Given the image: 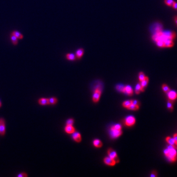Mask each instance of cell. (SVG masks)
<instances>
[{"label":"cell","mask_w":177,"mask_h":177,"mask_svg":"<svg viewBox=\"0 0 177 177\" xmlns=\"http://www.w3.org/2000/svg\"><path fill=\"white\" fill-rule=\"evenodd\" d=\"M164 153L171 162H175L177 159V152L176 149L173 148L170 150L167 148L164 150Z\"/></svg>","instance_id":"cell-1"},{"label":"cell","mask_w":177,"mask_h":177,"mask_svg":"<svg viewBox=\"0 0 177 177\" xmlns=\"http://www.w3.org/2000/svg\"><path fill=\"white\" fill-rule=\"evenodd\" d=\"M101 94V91L100 88H96L93 96V101L94 102H97L100 100Z\"/></svg>","instance_id":"cell-2"},{"label":"cell","mask_w":177,"mask_h":177,"mask_svg":"<svg viewBox=\"0 0 177 177\" xmlns=\"http://www.w3.org/2000/svg\"><path fill=\"white\" fill-rule=\"evenodd\" d=\"M125 122L127 126H131L135 124L136 122L135 118L132 116H129L126 118Z\"/></svg>","instance_id":"cell-3"},{"label":"cell","mask_w":177,"mask_h":177,"mask_svg":"<svg viewBox=\"0 0 177 177\" xmlns=\"http://www.w3.org/2000/svg\"><path fill=\"white\" fill-rule=\"evenodd\" d=\"M108 154L109 157L111 158L114 160L116 162L119 161V159H118V156L116 152L113 150L112 149H109L108 150Z\"/></svg>","instance_id":"cell-4"},{"label":"cell","mask_w":177,"mask_h":177,"mask_svg":"<svg viewBox=\"0 0 177 177\" xmlns=\"http://www.w3.org/2000/svg\"><path fill=\"white\" fill-rule=\"evenodd\" d=\"M104 162L109 166H114L116 163H117L116 161L113 160V159L111 158L110 157H106L104 159Z\"/></svg>","instance_id":"cell-5"},{"label":"cell","mask_w":177,"mask_h":177,"mask_svg":"<svg viewBox=\"0 0 177 177\" xmlns=\"http://www.w3.org/2000/svg\"><path fill=\"white\" fill-rule=\"evenodd\" d=\"M168 97L169 99L173 101L177 98V93L175 91H170L167 93Z\"/></svg>","instance_id":"cell-6"},{"label":"cell","mask_w":177,"mask_h":177,"mask_svg":"<svg viewBox=\"0 0 177 177\" xmlns=\"http://www.w3.org/2000/svg\"><path fill=\"white\" fill-rule=\"evenodd\" d=\"M10 34L13 35L14 36L16 37L18 39H20V40H22V39L24 38V35H23V34L22 33H21L19 31H17V30L12 31L11 32Z\"/></svg>","instance_id":"cell-7"},{"label":"cell","mask_w":177,"mask_h":177,"mask_svg":"<svg viewBox=\"0 0 177 177\" xmlns=\"http://www.w3.org/2000/svg\"><path fill=\"white\" fill-rule=\"evenodd\" d=\"M122 92L129 95H131L133 93V89L130 86H126L125 87H124Z\"/></svg>","instance_id":"cell-8"},{"label":"cell","mask_w":177,"mask_h":177,"mask_svg":"<svg viewBox=\"0 0 177 177\" xmlns=\"http://www.w3.org/2000/svg\"><path fill=\"white\" fill-rule=\"evenodd\" d=\"M111 135L113 138H117L121 136L122 134V131L118 130L111 129Z\"/></svg>","instance_id":"cell-9"},{"label":"cell","mask_w":177,"mask_h":177,"mask_svg":"<svg viewBox=\"0 0 177 177\" xmlns=\"http://www.w3.org/2000/svg\"><path fill=\"white\" fill-rule=\"evenodd\" d=\"M73 139L76 142H80L82 140V138L80 134L78 132H74L72 135Z\"/></svg>","instance_id":"cell-10"},{"label":"cell","mask_w":177,"mask_h":177,"mask_svg":"<svg viewBox=\"0 0 177 177\" xmlns=\"http://www.w3.org/2000/svg\"><path fill=\"white\" fill-rule=\"evenodd\" d=\"M5 132V126L4 121L2 119L0 120V134L3 135Z\"/></svg>","instance_id":"cell-11"},{"label":"cell","mask_w":177,"mask_h":177,"mask_svg":"<svg viewBox=\"0 0 177 177\" xmlns=\"http://www.w3.org/2000/svg\"><path fill=\"white\" fill-rule=\"evenodd\" d=\"M10 41H11L12 44L14 46H16V45H18V39L16 37H15L13 35L10 34Z\"/></svg>","instance_id":"cell-12"},{"label":"cell","mask_w":177,"mask_h":177,"mask_svg":"<svg viewBox=\"0 0 177 177\" xmlns=\"http://www.w3.org/2000/svg\"><path fill=\"white\" fill-rule=\"evenodd\" d=\"M166 141L169 144V145H171L173 146L175 148V147L177 145V143H176L174 138H171L170 137H167L166 138Z\"/></svg>","instance_id":"cell-13"},{"label":"cell","mask_w":177,"mask_h":177,"mask_svg":"<svg viewBox=\"0 0 177 177\" xmlns=\"http://www.w3.org/2000/svg\"><path fill=\"white\" fill-rule=\"evenodd\" d=\"M65 131L67 133L72 134L75 132V128L72 126L67 125L65 127Z\"/></svg>","instance_id":"cell-14"},{"label":"cell","mask_w":177,"mask_h":177,"mask_svg":"<svg viewBox=\"0 0 177 177\" xmlns=\"http://www.w3.org/2000/svg\"><path fill=\"white\" fill-rule=\"evenodd\" d=\"M148 82H149V78L147 76L145 77V79L143 80H142V81L140 82L141 85L143 89L144 90V91L145 90V88L147 87V86L148 84Z\"/></svg>","instance_id":"cell-15"},{"label":"cell","mask_w":177,"mask_h":177,"mask_svg":"<svg viewBox=\"0 0 177 177\" xmlns=\"http://www.w3.org/2000/svg\"><path fill=\"white\" fill-rule=\"evenodd\" d=\"M144 90L143 89L140 83H138L135 87V92L136 94H139L140 93V92H143Z\"/></svg>","instance_id":"cell-16"},{"label":"cell","mask_w":177,"mask_h":177,"mask_svg":"<svg viewBox=\"0 0 177 177\" xmlns=\"http://www.w3.org/2000/svg\"><path fill=\"white\" fill-rule=\"evenodd\" d=\"M93 144L96 148H101L102 146V143L99 139H95L93 142Z\"/></svg>","instance_id":"cell-17"},{"label":"cell","mask_w":177,"mask_h":177,"mask_svg":"<svg viewBox=\"0 0 177 177\" xmlns=\"http://www.w3.org/2000/svg\"><path fill=\"white\" fill-rule=\"evenodd\" d=\"M84 54V50L82 48L79 49L76 52V56L78 58H80L82 57Z\"/></svg>","instance_id":"cell-18"},{"label":"cell","mask_w":177,"mask_h":177,"mask_svg":"<svg viewBox=\"0 0 177 177\" xmlns=\"http://www.w3.org/2000/svg\"><path fill=\"white\" fill-rule=\"evenodd\" d=\"M66 58L68 60L73 61L75 60V55L72 53H68L66 55Z\"/></svg>","instance_id":"cell-19"},{"label":"cell","mask_w":177,"mask_h":177,"mask_svg":"<svg viewBox=\"0 0 177 177\" xmlns=\"http://www.w3.org/2000/svg\"><path fill=\"white\" fill-rule=\"evenodd\" d=\"M139 105H134L131 103V104L127 108L128 110H137L138 109H139Z\"/></svg>","instance_id":"cell-20"},{"label":"cell","mask_w":177,"mask_h":177,"mask_svg":"<svg viewBox=\"0 0 177 177\" xmlns=\"http://www.w3.org/2000/svg\"><path fill=\"white\" fill-rule=\"evenodd\" d=\"M39 104L42 105H46L48 104V100L46 98H42L38 101Z\"/></svg>","instance_id":"cell-21"},{"label":"cell","mask_w":177,"mask_h":177,"mask_svg":"<svg viewBox=\"0 0 177 177\" xmlns=\"http://www.w3.org/2000/svg\"><path fill=\"white\" fill-rule=\"evenodd\" d=\"M173 101L170 100H169L168 101V102H167V108H168V109L172 111L173 110Z\"/></svg>","instance_id":"cell-22"},{"label":"cell","mask_w":177,"mask_h":177,"mask_svg":"<svg viewBox=\"0 0 177 177\" xmlns=\"http://www.w3.org/2000/svg\"><path fill=\"white\" fill-rule=\"evenodd\" d=\"M173 45V43L171 40H167L164 43V46L169 47H172Z\"/></svg>","instance_id":"cell-23"},{"label":"cell","mask_w":177,"mask_h":177,"mask_svg":"<svg viewBox=\"0 0 177 177\" xmlns=\"http://www.w3.org/2000/svg\"><path fill=\"white\" fill-rule=\"evenodd\" d=\"M111 129L121 130H122V126L119 124H117V125H115L113 126H112L111 128Z\"/></svg>","instance_id":"cell-24"},{"label":"cell","mask_w":177,"mask_h":177,"mask_svg":"<svg viewBox=\"0 0 177 177\" xmlns=\"http://www.w3.org/2000/svg\"><path fill=\"white\" fill-rule=\"evenodd\" d=\"M131 101H124L123 103V106L125 107V108H127L131 104Z\"/></svg>","instance_id":"cell-25"},{"label":"cell","mask_w":177,"mask_h":177,"mask_svg":"<svg viewBox=\"0 0 177 177\" xmlns=\"http://www.w3.org/2000/svg\"><path fill=\"white\" fill-rule=\"evenodd\" d=\"M57 102V100L56 98L52 97V98H49V99H48V104H54Z\"/></svg>","instance_id":"cell-26"},{"label":"cell","mask_w":177,"mask_h":177,"mask_svg":"<svg viewBox=\"0 0 177 177\" xmlns=\"http://www.w3.org/2000/svg\"><path fill=\"white\" fill-rule=\"evenodd\" d=\"M162 88L163 89V90L164 91V92L167 93L168 92H169L170 91V89L169 88V87L166 85V84H163L162 86Z\"/></svg>","instance_id":"cell-27"},{"label":"cell","mask_w":177,"mask_h":177,"mask_svg":"<svg viewBox=\"0 0 177 177\" xmlns=\"http://www.w3.org/2000/svg\"><path fill=\"white\" fill-rule=\"evenodd\" d=\"M145 77H146V76L145 75L144 73L143 72H140L139 73V80L140 82L144 79Z\"/></svg>","instance_id":"cell-28"},{"label":"cell","mask_w":177,"mask_h":177,"mask_svg":"<svg viewBox=\"0 0 177 177\" xmlns=\"http://www.w3.org/2000/svg\"><path fill=\"white\" fill-rule=\"evenodd\" d=\"M164 2L166 5L170 6H172L174 3H175L174 0H165Z\"/></svg>","instance_id":"cell-29"},{"label":"cell","mask_w":177,"mask_h":177,"mask_svg":"<svg viewBox=\"0 0 177 177\" xmlns=\"http://www.w3.org/2000/svg\"><path fill=\"white\" fill-rule=\"evenodd\" d=\"M74 123V120L72 119H68L67 122V125L69 126H72Z\"/></svg>","instance_id":"cell-30"},{"label":"cell","mask_w":177,"mask_h":177,"mask_svg":"<svg viewBox=\"0 0 177 177\" xmlns=\"http://www.w3.org/2000/svg\"><path fill=\"white\" fill-rule=\"evenodd\" d=\"M157 45L160 47H164V43L161 41H158L157 42Z\"/></svg>","instance_id":"cell-31"},{"label":"cell","mask_w":177,"mask_h":177,"mask_svg":"<svg viewBox=\"0 0 177 177\" xmlns=\"http://www.w3.org/2000/svg\"><path fill=\"white\" fill-rule=\"evenodd\" d=\"M131 103L133 104L136 105H139V103L138 101H137L136 100H131Z\"/></svg>","instance_id":"cell-32"},{"label":"cell","mask_w":177,"mask_h":177,"mask_svg":"<svg viewBox=\"0 0 177 177\" xmlns=\"http://www.w3.org/2000/svg\"><path fill=\"white\" fill-rule=\"evenodd\" d=\"M150 176L151 177H157V174L156 172L155 171H152V174H151V175H150Z\"/></svg>","instance_id":"cell-33"},{"label":"cell","mask_w":177,"mask_h":177,"mask_svg":"<svg viewBox=\"0 0 177 177\" xmlns=\"http://www.w3.org/2000/svg\"><path fill=\"white\" fill-rule=\"evenodd\" d=\"M27 176V175L26 174V173H21L20 174H19L18 175V177H26Z\"/></svg>","instance_id":"cell-34"},{"label":"cell","mask_w":177,"mask_h":177,"mask_svg":"<svg viewBox=\"0 0 177 177\" xmlns=\"http://www.w3.org/2000/svg\"><path fill=\"white\" fill-rule=\"evenodd\" d=\"M173 138L174 139V140L175 141L176 143L177 144V133H175L174 135H173Z\"/></svg>","instance_id":"cell-35"},{"label":"cell","mask_w":177,"mask_h":177,"mask_svg":"<svg viewBox=\"0 0 177 177\" xmlns=\"http://www.w3.org/2000/svg\"><path fill=\"white\" fill-rule=\"evenodd\" d=\"M172 7H173V8L176 10H177V3H174V4L173 5Z\"/></svg>","instance_id":"cell-36"},{"label":"cell","mask_w":177,"mask_h":177,"mask_svg":"<svg viewBox=\"0 0 177 177\" xmlns=\"http://www.w3.org/2000/svg\"><path fill=\"white\" fill-rule=\"evenodd\" d=\"M175 21L176 23L177 24V16H176L175 17Z\"/></svg>","instance_id":"cell-37"},{"label":"cell","mask_w":177,"mask_h":177,"mask_svg":"<svg viewBox=\"0 0 177 177\" xmlns=\"http://www.w3.org/2000/svg\"><path fill=\"white\" fill-rule=\"evenodd\" d=\"M0 106H1V103H0Z\"/></svg>","instance_id":"cell-38"}]
</instances>
